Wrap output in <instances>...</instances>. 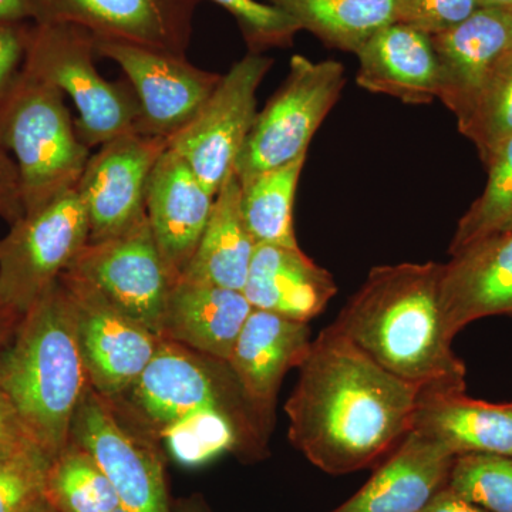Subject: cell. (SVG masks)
I'll return each mask as SVG.
<instances>
[{"label": "cell", "mask_w": 512, "mask_h": 512, "mask_svg": "<svg viewBox=\"0 0 512 512\" xmlns=\"http://www.w3.org/2000/svg\"><path fill=\"white\" fill-rule=\"evenodd\" d=\"M478 8H510L512 0H477Z\"/></svg>", "instance_id": "42"}, {"label": "cell", "mask_w": 512, "mask_h": 512, "mask_svg": "<svg viewBox=\"0 0 512 512\" xmlns=\"http://www.w3.org/2000/svg\"><path fill=\"white\" fill-rule=\"evenodd\" d=\"M309 323L254 309L232 349L228 365L252 409L272 431L279 389L299 369L312 346Z\"/></svg>", "instance_id": "16"}, {"label": "cell", "mask_w": 512, "mask_h": 512, "mask_svg": "<svg viewBox=\"0 0 512 512\" xmlns=\"http://www.w3.org/2000/svg\"><path fill=\"white\" fill-rule=\"evenodd\" d=\"M167 148V138L133 131L90 156L76 185L89 217V242L116 237L146 217L148 180Z\"/></svg>", "instance_id": "14"}, {"label": "cell", "mask_w": 512, "mask_h": 512, "mask_svg": "<svg viewBox=\"0 0 512 512\" xmlns=\"http://www.w3.org/2000/svg\"><path fill=\"white\" fill-rule=\"evenodd\" d=\"M120 399L158 439L181 420L208 412L234 417L266 439L272 433L252 409L228 362L170 340L160 339L146 369Z\"/></svg>", "instance_id": "6"}, {"label": "cell", "mask_w": 512, "mask_h": 512, "mask_svg": "<svg viewBox=\"0 0 512 512\" xmlns=\"http://www.w3.org/2000/svg\"><path fill=\"white\" fill-rule=\"evenodd\" d=\"M67 271L89 282L121 312L160 336L174 282L158 252L147 215L116 237L87 242Z\"/></svg>", "instance_id": "11"}, {"label": "cell", "mask_w": 512, "mask_h": 512, "mask_svg": "<svg viewBox=\"0 0 512 512\" xmlns=\"http://www.w3.org/2000/svg\"><path fill=\"white\" fill-rule=\"evenodd\" d=\"M274 60L248 53L229 69L194 119L168 138V148L190 165L202 185L217 195L234 174L256 114V90Z\"/></svg>", "instance_id": "10"}, {"label": "cell", "mask_w": 512, "mask_h": 512, "mask_svg": "<svg viewBox=\"0 0 512 512\" xmlns=\"http://www.w3.org/2000/svg\"><path fill=\"white\" fill-rule=\"evenodd\" d=\"M111 512H128V511L126 510V508L119 507V508H117V510H114V511H111Z\"/></svg>", "instance_id": "44"}, {"label": "cell", "mask_w": 512, "mask_h": 512, "mask_svg": "<svg viewBox=\"0 0 512 512\" xmlns=\"http://www.w3.org/2000/svg\"><path fill=\"white\" fill-rule=\"evenodd\" d=\"M241 192L232 174L215 195L200 244L178 281L244 289L256 244L242 217Z\"/></svg>", "instance_id": "25"}, {"label": "cell", "mask_w": 512, "mask_h": 512, "mask_svg": "<svg viewBox=\"0 0 512 512\" xmlns=\"http://www.w3.org/2000/svg\"><path fill=\"white\" fill-rule=\"evenodd\" d=\"M92 33L62 23L30 29L25 67L67 93L79 111L76 131L92 150L123 134L140 133L141 106L126 80L109 82L97 70Z\"/></svg>", "instance_id": "5"}, {"label": "cell", "mask_w": 512, "mask_h": 512, "mask_svg": "<svg viewBox=\"0 0 512 512\" xmlns=\"http://www.w3.org/2000/svg\"><path fill=\"white\" fill-rule=\"evenodd\" d=\"M456 456L410 431L355 495L330 512H426L447 488Z\"/></svg>", "instance_id": "19"}, {"label": "cell", "mask_w": 512, "mask_h": 512, "mask_svg": "<svg viewBox=\"0 0 512 512\" xmlns=\"http://www.w3.org/2000/svg\"><path fill=\"white\" fill-rule=\"evenodd\" d=\"M447 488L484 510L512 512V456H457Z\"/></svg>", "instance_id": "31"}, {"label": "cell", "mask_w": 512, "mask_h": 512, "mask_svg": "<svg viewBox=\"0 0 512 512\" xmlns=\"http://www.w3.org/2000/svg\"><path fill=\"white\" fill-rule=\"evenodd\" d=\"M431 39L439 62V100L461 123L485 77L512 50V9L478 8Z\"/></svg>", "instance_id": "18"}, {"label": "cell", "mask_w": 512, "mask_h": 512, "mask_svg": "<svg viewBox=\"0 0 512 512\" xmlns=\"http://www.w3.org/2000/svg\"><path fill=\"white\" fill-rule=\"evenodd\" d=\"M173 512H211L200 495H192L190 498L178 500L173 504Z\"/></svg>", "instance_id": "41"}, {"label": "cell", "mask_w": 512, "mask_h": 512, "mask_svg": "<svg viewBox=\"0 0 512 512\" xmlns=\"http://www.w3.org/2000/svg\"><path fill=\"white\" fill-rule=\"evenodd\" d=\"M237 20L249 53L264 55L269 49L291 47L302 32L298 23L281 9L259 0H211Z\"/></svg>", "instance_id": "33"}, {"label": "cell", "mask_w": 512, "mask_h": 512, "mask_svg": "<svg viewBox=\"0 0 512 512\" xmlns=\"http://www.w3.org/2000/svg\"><path fill=\"white\" fill-rule=\"evenodd\" d=\"M97 56L119 64L141 106L140 133L170 138L187 126L221 80L184 55L96 39Z\"/></svg>", "instance_id": "13"}, {"label": "cell", "mask_w": 512, "mask_h": 512, "mask_svg": "<svg viewBox=\"0 0 512 512\" xmlns=\"http://www.w3.org/2000/svg\"><path fill=\"white\" fill-rule=\"evenodd\" d=\"M394 5L399 22L430 36L454 28L478 9L477 0H394Z\"/></svg>", "instance_id": "34"}, {"label": "cell", "mask_w": 512, "mask_h": 512, "mask_svg": "<svg viewBox=\"0 0 512 512\" xmlns=\"http://www.w3.org/2000/svg\"><path fill=\"white\" fill-rule=\"evenodd\" d=\"M242 292L254 309L309 323L335 298L338 285L299 245L261 244Z\"/></svg>", "instance_id": "21"}, {"label": "cell", "mask_w": 512, "mask_h": 512, "mask_svg": "<svg viewBox=\"0 0 512 512\" xmlns=\"http://www.w3.org/2000/svg\"><path fill=\"white\" fill-rule=\"evenodd\" d=\"M36 446L8 394L0 389V453Z\"/></svg>", "instance_id": "37"}, {"label": "cell", "mask_w": 512, "mask_h": 512, "mask_svg": "<svg viewBox=\"0 0 512 512\" xmlns=\"http://www.w3.org/2000/svg\"><path fill=\"white\" fill-rule=\"evenodd\" d=\"M345 83L342 63L293 56L285 82L256 114L239 153L234 170L239 183L308 156L313 136L338 103Z\"/></svg>", "instance_id": "8"}, {"label": "cell", "mask_w": 512, "mask_h": 512, "mask_svg": "<svg viewBox=\"0 0 512 512\" xmlns=\"http://www.w3.org/2000/svg\"><path fill=\"white\" fill-rule=\"evenodd\" d=\"M22 315L0 306V350L5 348L18 329Z\"/></svg>", "instance_id": "40"}, {"label": "cell", "mask_w": 512, "mask_h": 512, "mask_svg": "<svg viewBox=\"0 0 512 512\" xmlns=\"http://www.w3.org/2000/svg\"><path fill=\"white\" fill-rule=\"evenodd\" d=\"M26 19L35 20L32 0H0V25H16Z\"/></svg>", "instance_id": "39"}, {"label": "cell", "mask_w": 512, "mask_h": 512, "mask_svg": "<svg viewBox=\"0 0 512 512\" xmlns=\"http://www.w3.org/2000/svg\"><path fill=\"white\" fill-rule=\"evenodd\" d=\"M356 56V82L367 92L386 94L406 104L439 99V62L427 33L394 22L370 37Z\"/></svg>", "instance_id": "22"}, {"label": "cell", "mask_w": 512, "mask_h": 512, "mask_svg": "<svg viewBox=\"0 0 512 512\" xmlns=\"http://www.w3.org/2000/svg\"><path fill=\"white\" fill-rule=\"evenodd\" d=\"M25 214L18 164L0 141V218L13 225Z\"/></svg>", "instance_id": "36"}, {"label": "cell", "mask_w": 512, "mask_h": 512, "mask_svg": "<svg viewBox=\"0 0 512 512\" xmlns=\"http://www.w3.org/2000/svg\"><path fill=\"white\" fill-rule=\"evenodd\" d=\"M443 264L376 266L332 323L377 365L420 392H466L441 301Z\"/></svg>", "instance_id": "2"}, {"label": "cell", "mask_w": 512, "mask_h": 512, "mask_svg": "<svg viewBox=\"0 0 512 512\" xmlns=\"http://www.w3.org/2000/svg\"><path fill=\"white\" fill-rule=\"evenodd\" d=\"M200 0H32L36 23H62L116 40L185 55Z\"/></svg>", "instance_id": "15"}, {"label": "cell", "mask_w": 512, "mask_h": 512, "mask_svg": "<svg viewBox=\"0 0 512 512\" xmlns=\"http://www.w3.org/2000/svg\"><path fill=\"white\" fill-rule=\"evenodd\" d=\"M89 238V217L76 187L10 225L0 239V306L25 315Z\"/></svg>", "instance_id": "9"}, {"label": "cell", "mask_w": 512, "mask_h": 512, "mask_svg": "<svg viewBox=\"0 0 512 512\" xmlns=\"http://www.w3.org/2000/svg\"><path fill=\"white\" fill-rule=\"evenodd\" d=\"M485 165L487 184L458 221L450 255L481 239L512 231V138Z\"/></svg>", "instance_id": "30"}, {"label": "cell", "mask_w": 512, "mask_h": 512, "mask_svg": "<svg viewBox=\"0 0 512 512\" xmlns=\"http://www.w3.org/2000/svg\"><path fill=\"white\" fill-rule=\"evenodd\" d=\"M30 30L16 25H0V101L12 89L25 64Z\"/></svg>", "instance_id": "35"}, {"label": "cell", "mask_w": 512, "mask_h": 512, "mask_svg": "<svg viewBox=\"0 0 512 512\" xmlns=\"http://www.w3.org/2000/svg\"><path fill=\"white\" fill-rule=\"evenodd\" d=\"M426 512H490L478 505L464 500L460 495L453 493L450 488H444Z\"/></svg>", "instance_id": "38"}, {"label": "cell", "mask_w": 512, "mask_h": 512, "mask_svg": "<svg viewBox=\"0 0 512 512\" xmlns=\"http://www.w3.org/2000/svg\"><path fill=\"white\" fill-rule=\"evenodd\" d=\"M440 286L454 336L478 319L512 316V231L451 254L441 269Z\"/></svg>", "instance_id": "20"}, {"label": "cell", "mask_w": 512, "mask_h": 512, "mask_svg": "<svg viewBox=\"0 0 512 512\" xmlns=\"http://www.w3.org/2000/svg\"><path fill=\"white\" fill-rule=\"evenodd\" d=\"M45 497L56 512H111L121 507L109 478L69 440L47 468Z\"/></svg>", "instance_id": "28"}, {"label": "cell", "mask_w": 512, "mask_h": 512, "mask_svg": "<svg viewBox=\"0 0 512 512\" xmlns=\"http://www.w3.org/2000/svg\"><path fill=\"white\" fill-rule=\"evenodd\" d=\"M89 384L72 308L57 279L0 350V389L37 447L53 460L69 443L74 413Z\"/></svg>", "instance_id": "3"}, {"label": "cell", "mask_w": 512, "mask_h": 512, "mask_svg": "<svg viewBox=\"0 0 512 512\" xmlns=\"http://www.w3.org/2000/svg\"><path fill=\"white\" fill-rule=\"evenodd\" d=\"M0 141L18 164L26 214L76 187L92 156L62 90L25 67L0 101Z\"/></svg>", "instance_id": "4"}, {"label": "cell", "mask_w": 512, "mask_h": 512, "mask_svg": "<svg viewBox=\"0 0 512 512\" xmlns=\"http://www.w3.org/2000/svg\"><path fill=\"white\" fill-rule=\"evenodd\" d=\"M457 126L473 141L484 164L512 138V50L495 63L470 113Z\"/></svg>", "instance_id": "29"}, {"label": "cell", "mask_w": 512, "mask_h": 512, "mask_svg": "<svg viewBox=\"0 0 512 512\" xmlns=\"http://www.w3.org/2000/svg\"><path fill=\"white\" fill-rule=\"evenodd\" d=\"M323 45L355 53L380 29L397 20L394 0H266Z\"/></svg>", "instance_id": "26"}, {"label": "cell", "mask_w": 512, "mask_h": 512, "mask_svg": "<svg viewBox=\"0 0 512 512\" xmlns=\"http://www.w3.org/2000/svg\"><path fill=\"white\" fill-rule=\"evenodd\" d=\"M306 158L241 184L242 217L256 245L298 247L293 205Z\"/></svg>", "instance_id": "27"}, {"label": "cell", "mask_w": 512, "mask_h": 512, "mask_svg": "<svg viewBox=\"0 0 512 512\" xmlns=\"http://www.w3.org/2000/svg\"><path fill=\"white\" fill-rule=\"evenodd\" d=\"M32 512H56V511L53 510L52 505L47 503L46 497H45V500H43L42 503L37 505L35 510H33Z\"/></svg>", "instance_id": "43"}, {"label": "cell", "mask_w": 512, "mask_h": 512, "mask_svg": "<svg viewBox=\"0 0 512 512\" xmlns=\"http://www.w3.org/2000/svg\"><path fill=\"white\" fill-rule=\"evenodd\" d=\"M420 393L330 325L285 404L289 441L330 476L377 467L413 430Z\"/></svg>", "instance_id": "1"}, {"label": "cell", "mask_w": 512, "mask_h": 512, "mask_svg": "<svg viewBox=\"0 0 512 512\" xmlns=\"http://www.w3.org/2000/svg\"><path fill=\"white\" fill-rule=\"evenodd\" d=\"M69 440L93 457L128 512H173L161 440L123 399L103 396L89 384Z\"/></svg>", "instance_id": "7"}, {"label": "cell", "mask_w": 512, "mask_h": 512, "mask_svg": "<svg viewBox=\"0 0 512 512\" xmlns=\"http://www.w3.org/2000/svg\"><path fill=\"white\" fill-rule=\"evenodd\" d=\"M72 308L89 382L111 399L124 396L156 353L160 338L72 272L59 278Z\"/></svg>", "instance_id": "12"}, {"label": "cell", "mask_w": 512, "mask_h": 512, "mask_svg": "<svg viewBox=\"0 0 512 512\" xmlns=\"http://www.w3.org/2000/svg\"><path fill=\"white\" fill-rule=\"evenodd\" d=\"M252 311L238 289L177 281L165 303L158 338L228 362Z\"/></svg>", "instance_id": "23"}, {"label": "cell", "mask_w": 512, "mask_h": 512, "mask_svg": "<svg viewBox=\"0 0 512 512\" xmlns=\"http://www.w3.org/2000/svg\"><path fill=\"white\" fill-rule=\"evenodd\" d=\"M50 461L36 446L0 453V512H32L45 500Z\"/></svg>", "instance_id": "32"}, {"label": "cell", "mask_w": 512, "mask_h": 512, "mask_svg": "<svg viewBox=\"0 0 512 512\" xmlns=\"http://www.w3.org/2000/svg\"><path fill=\"white\" fill-rule=\"evenodd\" d=\"M413 430L454 456H512V403L471 399L466 392H421Z\"/></svg>", "instance_id": "24"}, {"label": "cell", "mask_w": 512, "mask_h": 512, "mask_svg": "<svg viewBox=\"0 0 512 512\" xmlns=\"http://www.w3.org/2000/svg\"><path fill=\"white\" fill-rule=\"evenodd\" d=\"M212 195L171 148L158 158L146 192V214L173 282L184 274L210 220Z\"/></svg>", "instance_id": "17"}]
</instances>
